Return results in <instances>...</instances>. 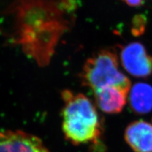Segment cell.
Segmentation results:
<instances>
[{
  "instance_id": "6",
  "label": "cell",
  "mask_w": 152,
  "mask_h": 152,
  "mask_svg": "<svg viewBox=\"0 0 152 152\" xmlns=\"http://www.w3.org/2000/svg\"><path fill=\"white\" fill-rule=\"evenodd\" d=\"M124 138L134 152H152V123L144 120L130 123Z\"/></svg>"
},
{
  "instance_id": "1",
  "label": "cell",
  "mask_w": 152,
  "mask_h": 152,
  "mask_svg": "<svg viewBox=\"0 0 152 152\" xmlns=\"http://www.w3.org/2000/svg\"><path fill=\"white\" fill-rule=\"evenodd\" d=\"M18 3L22 29L17 41L39 65H46L71 23L66 14H72L75 10L73 0H18Z\"/></svg>"
},
{
  "instance_id": "9",
  "label": "cell",
  "mask_w": 152,
  "mask_h": 152,
  "mask_svg": "<svg viewBox=\"0 0 152 152\" xmlns=\"http://www.w3.org/2000/svg\"><path fill=\"white\" fill-rule=\"evenodd\" d=\"M146 20L141 16H136L132 22V33L134 35H138L142 33L145 29Z\"/></svg>"
},
{
  "instance_id": "4",
  "label": "cell",
  "mask_w": 152,
  "mask_h": 152,
  "mask_svg": "<svg viewBox=\"0 0 152 152\" xmlns=\"http://www.w3.org/2000/svg\"><path fill=\"white\" fill-rule=\"evenodd\" d=\"M120 59L125 70L137 77H147L152 74V56L140 42L125 45L120 53Z\"/></svg>"
},
{
  "instance_id": "10",
  "label": "cell",
  "mask_w": 152,
  "mask_h": 152,
  "mask_svg": "<svg viewBox=\"0 0 152 152\" xmlns=\"http://www.w3.org/2000/svg\"><path fill=\"white\" fill-rule=\"evenodd\" d=\"M128 6L134 7H140L143 4V0H123Z\"/></svg>"
},
{
  "instance_id": "7",
  "label": "cell",
  "mask_w": 152,
  "mask_h": 152,
  "mask_svg": "<svg viewBox=\"0 0 152 152\" xmlns=\"http://www.w3.org/2000/svg\"><path fill=\"white\" fill-rule=\"evenodd\" d=\"M128 92L118 87H104L94 91L95 104L108 114L119 113L125 107Z\"/></svg>"
},
{
  "instance_id": "5",
  "label": "cell",
  "mask_w": 152,
  "mask_h": 152,
  "mask_svg": "<svg viewBox=\"0 0 152 152\" xmlns=\"http://www.w3.org/2000/svg\"><path fill=\"white\" fill-rule=\"evenodd\" d=\"M0 152H50L38 137L21 130L0 131Z\"/></svg>"
},
{
  "instance_id": "2",
  "label": "cell",
  "mask_w": 152,
  "mask_h": 152,
  "mask_svg": "<svg viewBox=\"0 0 152 152\" xmlns=\"http://www.w3.org/2000/svg\"><path fill=\"white\" fill-rule=\"evenodd\" d=\"M62 131L74 145L96 144L102 135V121L97 106L82 93L62 91Z\"/></svg>"
},
{
  "instance_id": "8",
  "label": "cell",
  "mask_w": 152,
  "mask_h": 152,
  "mask_svg": "<svg viewBox=\"0 0 152 152\" xmlns=\"http://www.w3.org/2000/svg\"><path fill=\"white\" fill-rule=\"evenodd\" d=\"M131 109L136 113H147L152 110V86L138 83L131 87L129 96Z\"/></svg>"
},
{
  "instance_id": "3",
  "label": "cell",
  "mask_w": 152,
  "mask_h": 152,
  "mask_svg": "<svg viewBox=\"0 0 152 152\" xmlns=\"http://www.w3.org/2000/svg\"><path fill=\"white\" fill-rule=\"evenodd\" d=\"M80 78L83 86L93 92L104 87H118L129 92L130 80L120 70L116 53L102 49L85 61Z\"/></svg>"
}]
</instances>
